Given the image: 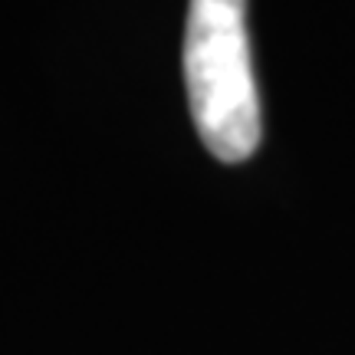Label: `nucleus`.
<instances>
[{
	"mask_svg": "<svg viewBox=\"0 0 355 355\" xmlns=\"http://www.w3.org/2000/svg\"><path fill=\"white\" fill-rule=\"evenodd\" d=\"M184 86L191 119L217 162H247L260 148L247 0H191L184 26Z\"/></svg>",
	"mask_w": 355,
	"mask_h": 355,
	"instance_id": "f257e3e1",
	"label": "nucleus"
}]
</instances>
